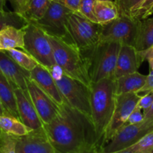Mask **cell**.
I'll list each match as a JSON object with an SVG mask.
<instances>
[{"label":"cell","instance_id":"1","mask_svg":"<svg viewBox=\"0 0 153 153\" xmlns=\"http://www.w3.org/2000/svg\"><path fill=\"white\" fill-rule=\"evenodd\" d=\"M44 129L57 153H81L89 147H97L92 120L66 103L60 106L53 120L44 125Z\"/></svg>","mask_w":153,"mask_h":153},{"label":"cell","instance_id":"2","mask_svg":"<svg viewBox=\"0 0 153 153\" xmlns=\"http://www.w3.org/2000/svg\"><path fill=\"white\" fill-rule=\"evenodd\" d=\"M115 80L104 79L90 86L91 120L98 150L103 146L104 134L113 116L116 102Z\"/></svg>","mask_w":153,"mask_h":153},{"label":"cell","instance_id":"3","mask_svg":"<svg viewBox=\"0 0 153 153\" xmlns=\"http://www.w3.org/2000/svg\"><path fill=\"white\" fill-rule=\"evenodd\" d=\"M49 39L57 67L68 76L90 88L92 83L89 67L83 53L75 45L65 43L56 38L49 36Z\"/></svg>","mask_w":153,"mask_h":153},{"label":"cell","instance_id":"4","mask_svg":"<svg viewBox=\"0 0 153 153\" xmlns=\"http://www.w3.org/2000/svg\"><path fill=\"white\" fill-rule=\"evenodd\" d=\"M121 46L117 42H99L92 51L83 53L87 61L91 83L104 79L113 80Z\"/></svg>","mask_w":153,"mask_h":153},{"label":"cell","instance_id":"5","mask_svg":"<svg viewBox=\"0 0 153 153\" xmlns=\"http://www.w3.org/2000/svg\"><path fill=\"white\" fill-rule=\"evenodd\" d=\"M49 71L66 104L91 120L90 88L68 76L57 66Z\"/></svg>","mask_w":153,"mask_h":153},{"label":"cell","instance_id":"6","mask_svg":"<svg viewBox=\"0 0 153 153\" xmlns=\"http://www.w3.org/2000/svg\"><path fill=\"white\" fill-rule=\"evenodd\" d=\"M23 51L33 57L38 64L48 70L56 66L49 36L34 23L29 22L23 28Z\"/></svg>","mask_w":153,"mask_h":153},{"label":"cell","instance_id":"7","mask_svg":"<svg viewBox=\"0 0 153 153\" xmlns=\"http://www.w3.org/2000/svg\"><path fill=\"white\" fill-rule=\"evenodd\" d=\"M68 25L72 41L83 54L99 44L101 25L88 20L79 13L73 12L68 17Z\"/></svg>","mask_w":153,"mask_h":153},{"label":"cell","instance_id":"8","mask_svg":"<svg viewBox=\"0 0 153 153\" xmlns=\"http://www.w3.org/2000/svg\"><path fill=\"white\" fill-rule=\"evenodd\" d=\"M70 10L52 1L46 14L39 20L30 22L42 29L48 35L63 41L65 43L75 45L69 32L68 17Z\"/></svg>","mask_w":153,"mask_h":153},{"label":"cell","instance_id":"9","mask_svg":"<svg viewBox=\"0 0 153 153\" xmlns=\"http://www.w3.org/2000/svg\"><path fill=\"white\" fill-rule=\"evenodd\" d=\"M139 21L130 16H120L107 24L101 25L100 42H117L134 48Z\"/></svg>","mask_w":153,"mask_h":153},{"label":"cell","instance_id":"10","mask_svg":"<svg viewBox=\"0 0 153 153\" xmlns=\"http://www.w3.org/2000/svg\"><path fill=\"white\" fill-rule=\"evenodd\" d=\"M152 131H153V120H144L137 124H125L99 151L113 152L129 148Z\"/></svg>","mask_w":153,"mask_h":153},{"label":"cell","instance_id":"11","mask_svg":"<svg viewBox=\"0 0 153 153\" xmlns=\"http://www.w3.org/2000/svg\"><path fill=\"white\" fill-rule=\"evenodd\" d=\"M140 98V95L136 92L116 95L114 110L104 134L103 146L111 140L120 128L126 124L131 112L137 105Z\"/></svg>","mask_w":153,"mask_h":153},{"label":"cell","instance_id":"12","mask_svg":"<svg viewBox=\"0 0 153 153\" xmlns=\"http://www.w3.org/2000/svg\"><path fill=\"white\" fill-rule=\"evenodd\" d=\"M27 90L29 98L43 124L53 120L60 112V106L56 104L36 83L28 79Z\"/></svg>","mask_w":153,"mask_h":153},{"label":"cell","instance_id":"13","mask_svg":"<svg viewBox=\"0 0 153 153\" xmlns=\"http://www.w3.org/2000/svg\"><path fill=\"white\" fill-rule=\"evenodd\" d=\"M17 153H57L50 142L44 127L31 131L22 137H15Z\"/></svg>","mask_w":153,"mask_h":153},{"label":"cell","instance_id":"14","mask_svg":"<svg viewBox=\"0 0 153 153\" xmlns=\"http://www.w3.org/2000/svg\"><path fill=\"white\" fill-rule=\"evenodd\" d=\"M0 72L5 76L14 89H20L28 93L27 81L29 72L19 66L5 51H0Z\"/></svg>","mask_w":153,"mask_h":153},{"label":"cell","instance_id":"15","mask_svg":"<svg viewBox=\"0 0 153 153\" xmlns=\"http://www.w3.org/2000/svg\"><path fill=\"white\" fill-rule=\"evenodd\" d=\"M29 79L35 82L59 106L65 104L51 71L41 65H37L29 73Z\"/></svg>","mask_w":153,"mask_h":153},{"label":"cell","instance_id":"16","mask_svg":"<svg viewBox=\"0 0 153 153\" xmlns=\"http://www.w3.org/2000/svg\"><path fill=\"white\" fill-rule=\"evenodd\" d=\"M14 93L20 121L32 131L43 128V123L38 116L29 94L20 89H14Z\"/></svg>","mask_w":153,"mask_h":153},{"label":"cell","instance_id":"17","mask_svg":"<svg viewBox=\"0 0 153 153\" xmlns=\"http://www.w3.org/2000/svg\"><path fill=\"white\" fill-rule=\"evenodd\" d=\"M143 62L139 51L133 46L122 45L117 58L113 80H117L123 75L137 71Z\"/></svg>","mask_w":153,"mask_h":153},{"label":"cell","instance_id":"18","mask_svg":"<svg viewBox=\"0 0 153 153\" xmlns=\"http://www.w3.org/2000/svg\"><path fill=\"white\" fill-rule=\"evenodd\" d=\"M146 80V75L138 71L123 75L115 80L116 95L136 92L143 86Z\"/></svg>","mask_w":153,"mask_h":153},{"label":"cell","instance_id":"19","mask_svg":"<svg viewBox=\"0 0 153 153\" xmlns=\"http://www.w3.org/2000/svg\"><path fill=\"white\" fill-rule=\"evenodd\" d=\"M24 48L23 29L8 27L0 31V51H6L10 49Z\"/></svg>","mask_w":153,"mask_h":153},{"label":"cell","instance_id":"20","mask_svg":"<svg viewBox=\"0 0 153 153\" xmlns=\"http://www.w3.org/2000/svg\"><path fill=\"white\" fill-rule=\"evenodd\" d=\"M0 99L10 116L20 120L14 89L1 72H0Z\"/></svg>","mask_w":153,"mask_h":153},{"label":"cell","instance_id":"21","mask_svg":"<svg viewBox=\"0 0 153 153\" xmlns=\"http://www.w3.org/2000/svg\"><path fill=\"white\" fill-rule=\"evenodd\" d=\"M153 45V17L140 20L134 48L142 51Z\"/></svg>","mask_w":153,"mask_h":153},{"label":"cell","instance_id":"22","mask_svg":"<svg viewBox=\"0 0 153 153\" xmlns=\"http://www.w3.org/2000/svg\"><path fill=\"white\" fill-rule=\"evenodd\" d=\"M94 14L97 23L100 25L107 24L120 17L118 8L113 1H96Z\"/></svg>","mask_w":153,"mask_h":153},{"label":"cell","instance_id":"23","mask_svg":"<svg viewBox=\"0 0 153 153\" xmlns=\"http://www.w3.org/2000/svg\"><path fill=\"white\" fill-rule=\"evenodd\" d=\"M0 130L14 137L24 136L32 131L20 120L11 116H0Z\"/></svg>","mask_w":153,"mask_h":153},{"label":"cell","instance_id":"24","mask_svg":"<svg viewBox=\"0 0 153 153\" xmlns=\"http://www.w3.org/2000/svg\"><path fill=\"white\" fill-rule=\"evenodd\" d=\"M53 0H26L25 16L29 22L39 20L44 17Z\"/></svg>","mask_w":153,"mask_h":153},{"label":"cell","instance_id":"25","mask_svg":"<svg viewBox=\"0 0 153 153\" xmlns=\"http://www.w3.org/2000/svg\"><path fill=\"white\" fill-rule=\"evenodd\" d=\"M29 21L21 14L15 11H6L0 9V31L8 27L23 29Z\"/></svg>","mask_w":153,"mask_h":153},{"label":"cell","instance_id":"26","mask_svg":"<svg viewBox=\"0 0 153 153\" xmlns=\"http://www.w3.org/2000/svg\"><path fill=\"white\" fill-rule=\"evenodd\" d=\"M5 52L19 66L29 73L39 65L33 57L24 51L14 48L8 50Z\"/></svg>","mask_w":153,"mask_h":153},{"label":"cell","instance_id":"27","mask_svg":"<svg viewBox=\"0 0 153 153\" xmlns=\"http://www.w3.org/2000/svg\"><path fill=\"white\" fill-rule=\"evenodd\" d=\"M144 0H115L120 16H130L131 13Z\"/></svg>","mask_w":153,"mask_h":153},{"label":"cell","instance_id":"28","mask_svg":"<svg viewBox=\"0 0 153 153\" xmlns=\"http://www.w3.org/2000/svg\"><path fill=\"white\" fill-rule=\"evenodd\" d=\"M136 153H150L153 152V131L146 134L137 143L132 146Z\"/></svg>","mask_w":153,"mask_h":153},{"label":"cell","instance_id":"29","mask_svg":"<svg viewBox=\"0 0 153 153\" xmlns=\"http://www.w3.org/2000/svg\"><path fill=\"white\" fill-rule=\"evenodd\" d=\"M0 153H17L15 137L2 132L0 137Z\"/></svg>","mask_w":153,"mask_h":153},{"label":"cell","instance_id":"30","mask_svg":"<svg viewBox=\"0 0 153 153\" xmlns=\"http://www.w3.org/2000/svg\"><path fill=\"white\" fill-rule=\"evenodd\" d=\"M95 2L96 0H81L78 13L88 20L97 23L94 14V5Z\"/></svg>","mask_w":153,"mask_h":153},{"label":"cell","instance_id":"31","mask_svg":"<svg viewBox=\"0 0 153 153\" xmlns=\"http://www.w3.org/2000/svg\"><path fill=\"white\" fill-rule=\"evenodd\" d=\"M153 6V0H144L143 2L131 11L130 17L136 20H143L145 14Z\"/></svg>","mask_w":153,"mask_h":153},{"label":"cell","instance_id":"32","mask_svg":"<svg viewBox=\"0 0 153 153\" xmlns=\"http://www.w3.org/2000/svg\"><path fill=\"white\" fill-rule=\"evenodd\" d=\"M152 92H153V69L150 70L149 74L146 76L145 84L138 91L137 94H139L140 96H143Z\"/></svg>","mask_w":153,"mask_h":153},{"label":"cell","instance_id":"33","mask_svg":"<svg viewBox=\"0 0 153 153\" xmlns=\"http://www.w3.org/2000/svg\"><path fill=\"white\" fill-rule=\"evenodd\" d=\"M67 8L73 13H78L81 0H53Z\"/></svg>","mask_w":153,"mask_h":153},{"label":"cell","instance_id":"34","mask_svg":"<svg viewBox=\"0 0 153 153\" xmlns=\"http://www.w3.org/2000/svg\"><path fill=\"white\" fill-rule=\"evenodd\" d=\"M143 120L144 116L143 113H142V110L136 107L130 114L126 124H137L141 123Z\"/></svg>","mask_w":153,"mask_h":153},{"label":"cell","instance_id":"35","mask_svg":"<svg viewBox=\"0 0 153 153\" xmlns=\"http://www.w3.org/2000/svg\"><path fill=\"white\" fill-rule=\"evenodd\" d=\"M153 104V92L141 96L140 99L138 101L137 107L141 109L143 112L146 110L152 104Z\"/></svg>","mask_w":153,"mask_h":153},{"label":"cell","instance_id":"36","mask_svg":"<svg viewBox=\"0 0 153 153\" xmlns=\"http://www.w3.org/2000/svg\"><path fill=\"white\" fill-rule=\"evenodd\" d=\"M14 8V11L25 16L26 6V0H8ZM26 18V17H25Z\"/></svg>","mask_w":153,"mask_h":153},{"label":"cell","instance_id":"37","mask_svg":"<svg viewBox=\"0 0 153 153\" xmlns=\"http://www.w3.org/2000/svg\"><path fill=\"white\" fill-rule=\"evenodd\" d=\"M141 57H142L143 60L145 61L146 60L149 62V70H152L153 69V45L150 47L149 48L144 51H139Z\"/></svg>","mask_w":153,"mask_h":153},{"label":"cell","instance_id":"38","mask_svg":"<svg viewBox=\"0 0 153 153\" xmlns=\"http://www.w3.org/2000/svg\"><path fill=\"white\" fill-rule=\"evenodd\" d=\"M143 113L144 120H153V104L146 110L143 111Z\"/></svg>","mask_w":153,"mask_h":153},{"label":"cell","instance_id":"39","mask_svg":"<svg viewBox=\"0 0 153 153\" xmlns=\"http://www.w3.org/2000/svg\"><path fill=\"white\" fill-rule=\"evenodd\" d=\"M97 153H136L135 150L134 149L133 147L131 146L129 148L125 149L123 150H120V151H117V152H101L98 150V152Z\"/></svg>","mask_w":153,"mask_h":153},{"label":"cell","instance_id":"40","mask_svg":"<svg viewBox=\"0 0 153 153\" xmlns=\"http://www.w3.org/2000/svg\"><path fill=\"white\" fill-rule=\"evenodd\" d=\"M0 116H10L9 113H8L6 109L4 107L1 99H0Z\"/></svg>","mask_w":153,"mask_h":153},{"label":"cell","instance_id":"41","mask_svg":"<svg viewBox=\"0 0 153 153\" xmlns=\"http://www.w3.org/2000/svg\"><path fill=\"white\" fill-rule=\"evenodd\" d=\"M98 151V149L95 146H93L89 147L88 149H86V150H84L83 152H82L81 153H97Z\"/></svg>","mask_w":153,"mask_h":153},{"label":"cell","instance_id":"42","mask_svg":"<svg viewBox=\"0 0 153 153\" xmlns=\"http://www.w3.org/2000/svg\"><path fill=\"white\" fill-rule=\"evenodd\" d=\"M152 14H153V6L152 7L151 9L149 10V11H148V12L146 13V14H145V16L143 17V19H146V18H148L149 17H150V16L152 15Z\"/></svg>","mask_w":153,"mask_h":153},{"label":"cell","instance_id":"43","mask_svg":"<svg viewBox=\"0 0 153 153\" xmlns=\"http://www.w3.org/2000/svg\"><path fill=\"white\" fill-rule=\"evenodd\" d=\"M6 0H0V9H4Z\"/></svg>","mask_w":153,"mask_h":153},{"label":"cell","instance_id":"44","mask_svg":"<svg viewBox=\"0 0 153 153\" xmlns=\"http://www.w3.org/2000/svg\"><path fill=\"white\" fill-rule=\"evenodd\" d=\"M96 1H113V0H96Z\"/></svg>","mask_w":153,"mask_h":153},{"label":"cell","instance_id":"45","mask_svg":"<svg viewBox=\"0 0 153 153\" xmlns=\"http://www.w3.org/2000/svg\"><path fill=\"white\" fill-rule=\"evenodd\" d=\"M2 131L0 130V137H1V134H2Z\"/></svg>","mask_w":153,"mask_h":153}]
</instances>
